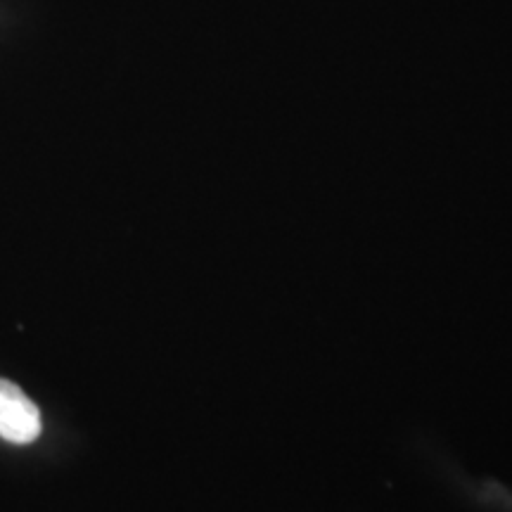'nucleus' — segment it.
<instances>
[{
  "label": "nucleus",
  "mask_w": 512,
  "mask_h": 512,
  "mask_svg": "<svg viewBox=\"0 0 512 512\" xmlns=\"http://www.w3.org/2000/svg\"><path fill=\"white\" fill-rule=\"evenodd\" d=\"M41 413L17 384L0 380V439L10 444H31L41 437Z\"/></svg>",
  "instance_id": "obj_1"
}]
</instances>
